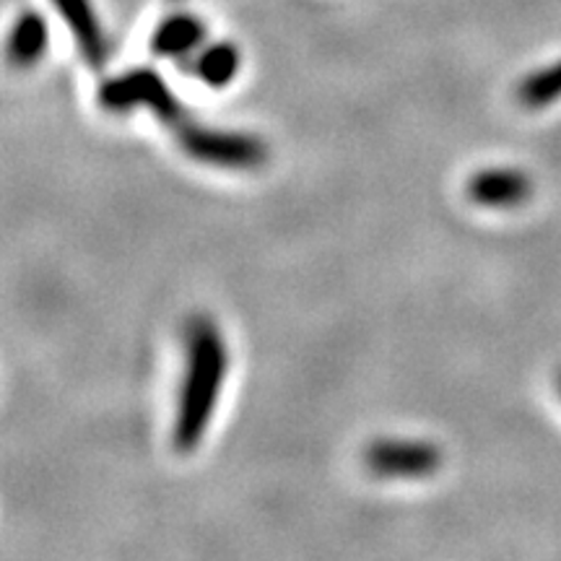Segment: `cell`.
<instances>
[{
	"label": "cell",
	"mask_w": 561,
	"mask_h": 561,
	"mask_svg": "<svg viewBox=\"0 0 561 561\" xmlns=\"http://www.w3.org/2000/svg\"><path fill=\"white\" fill-rule=\"evenodd\" d=\"M227 369L229 348L219 325L206 314H198L185 331V369H182L172 424V445L180 453H193L206 437L219 405Z\"/></svg>",
	"instance_id": "1"
},
{
	"label": "cell",
	"mask_w": 561,
	"mask_h": 561,
	"mask_svg": "<svg viewBox=\"0 0 561 561\" xmlns=\"http://www.w3.org/2000/svg\"><path fill=\"white\" fill-rule=\"evenodd\" d=\"M96 100H100L102 110L115 112V115H125V112L133 110H149L172 130L191 121L178 94L170 89V83L161 79L153 68H133L104 81Z\"/></svg>",
	"instance_id": "2"
},
{
	"label": "cell",
	"mask_w": 561,
	"mask_h": 561,
	"mask_svg": "<svg viewBox=\"0 0 561 561\" xmlns=\"http://www.w3.org/2000/svg\"><path fill=\"white\" fill-rule=\"evenodd\" d=\"M182 153L208 167L250 172L268 161V144L263 138L242 130H219L201 123H182L178 130Z\"/></svg>",
	"instance_id": "3"
},
{
	"label": "cell",
	"mask_w": 561,
	"mask_h": 561,
	"mask_svg": "<svg viewBox=\"0 0 561 561\" xmlns=\"http://www.w3.org/2000/svg\"><path fill=\"white\" fill-rule=\"evenodd\" d=\"M442 460V447L426 439H375L364 447V466L380 479H426Z\"/></svg>",
	"instance_id": "4"
},
{
	"label": "cell",
	"mask_w": 561,
	"mask_h": 561,
	"mask_svg": "<svg viewBox=\"0 0 561 561\" xmlns=\"http://www.w3.org/2000/svg\"><path fill=\"white\" fill-rule=\"evenodd\" d=\"M53 5L68 24L70 34H73L81 58L87 60L91 68L107 66L110 42L107 34L102 30L94 5H91V0H53Z\"/></svg>",
	"instance_id": "5"
},
{
	"label": "cell",
	"mask_w": 561,
	"mask_h": 561,
	"mask_svg": "<svg viewBox=\"0 0 561 561\" xmlns=\"http://www.w3.org/2000/svg\"><path fill=\"white\" fill-rule=\"evenodd\" d=\"M468 198L486 208L520 206L533 195V180L523 170H483L466 182Z\"/></svg>",
	"instance_id": "6"
},
{
	"label": "cell",
	"mask_w": 561,
	"mask_h": 561,
	"mask_svg": "<svg viewBox=\"0 0 561 561\" xmlns=\"http://www.w3.org/2000/svg\"><path fill=\"white\" fill-rule=\"evenodd\" d=\"M47 47H50V24H47V19L34 9L21 11L13 19L9 34H5V60L21 70L34 68L45 58Z\"/></svg>",
	"instance_id": "7"
},
{
	"label": "cell",
	"mask_w": 561,
	"mask_h": 561,
	"mask_svg": "<svg viewBox=\"0 0 561 561\" xmlns=\"http://www.w3.org/2000/svg\"><path fill=\"white\" fill-rule=\"evenodd\" d=\"M206 39V24L193 13H172L157 26L151 37V53L157 58L185 60Z\"/></svg>",
	"instance_id": "8"
},
{
	"label": "cell",
	"mask_w": 561,
	"mask_h": 561,
	"mask_svg": "<svg viewBox=\"0 0 561 561\" xmlns=\"http://www.w3.org/2000/svg\"><path fill=\"white\" fill-rule=\"evenodd\" d=\"M242 68V53L234 42H210L195 55L191 62V73L208 89H224L237 79Z\"/></svg>",
	"instance_id": "9"
},
{
	"label": "cell",
	"mask_w": 561,
	"mask_h": 561,
	"mask_svg": "<svg viewBox=\"0 0 561 561\" xmlns=\"http://www.w3.org/2000/svg\"><path fill=\"white\" fill-rule=\"evenodd\" d=\"M561 96V60L553 62L549 68L536 70V73L525 76L517 83L515 100L523 104L525 110H543L551 102H557Z\"/></svg>",
	"instance_id": "10"
},
{
	"label": "cell",
	"mask_w": 561,
	"mask_h": 561,
	"mask_svg": "<svg viewBox=\"0 0 561 561\" xmlns=\"http://www.w3.org/2000/svg\"><path fill=\"white\" fill-rule=\"evenodd\" d=\"M557 388H559V396H561V369H559V375H557Z\"/></svg>",
	"instance_id": "11"
}]
</instances>
